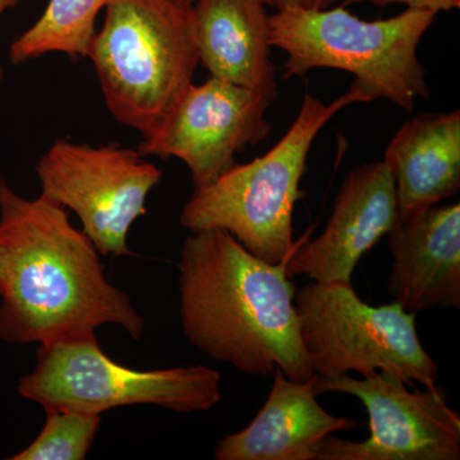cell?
<instances>
[{
	"instance_id": "cell-1",
	"label": "cell",
	"mask_w": 460,
	"mask_h": 460,
	"mask_svg": "<svg viewBox=\"0 0 460 460\" xmlns=\"http://www.w3.org/2000/svg\"><path fill=\"white\" fill-rule=\"evenodd\" d=\"M100 253L68 211L22 198L0 181V341L45 344L118 325L140 339L145 321L105 275Z\"/></svg>"
},
{
	"instance_id": "cell-2",
	"label": "cell",
	"mask_w": 460,
	"mask_h": 460,
	"mask_svg": "<svg viewBox=\"0 0 460 460\" xmlns=\"http://www.w3.org/2000/svg\"><path fill=\"white\" fill-rule=\"evenodd\" d=\"M178 268L181 328L193 347L251 376L280 370L314 380L286 262L263 261L210 229L186 239Z\"/></svg>"
},
{
	"instance_id": "cell-3",
	"label": "cell",
	"mask_w": 460,
	"mask_h": 460,
	"mask_svg": "<svg viewBox=\"0 0 460 460\" xmlns=\"http://www.w3.org/2000/svg\"><path fill=\"white\" fill-rule=\"evenodd\" d=\"M438 14L405 9L386 20L365 21L344 7L283 9L269 17L271 47L287 54L283 78L316 68L354 75L350 89L363 102L386 99L411 111L428 99L425 66L417 51Z\"/></svg>"
},
{
	"instance_id": "cell-4",
	"label": "cell",
	"mask_w": 460,
	"mask_h": 460,
	"mask_svg": "<svg viewBox=\"0 0 460 460\" xmlns=\"http://www.w3.org/2000/svg\"><path fill=\"white\" fill-rule=\"evenodd\" d=\"M195 0H109L89 50L105 104L146 137L183 95L199 65Z\"/></svg>"
},
{
	"instance_id": "cell-5",
	"label": "cell",
	"mask_w": 460,
	"mask_h": 460,
	"mask_svg": "<svg viewBox=\"0 0 460 460\" xmlns=\"http://www.w3.org/2000/svg\"><path fill=\"white\" fill-rule=\"evenodd\" d=\"M354 102L363 100L353 89L329 104L305 93L295 122L270 151L195 190L181 211V226L192 233L226 230L263 261L286 262L295 250L293 213L304 196L308 153L325 124Z\"/></svg>"
},
{
	"instance_id": "cell-6",
	"label": "cell",
	"mask_w": 460,
	"mask_h": 460,
	"mask_svg": "<svg viewBox=\"0 0 460 460\" xmlns=\"http://www.w3.org/2000/svg\"><path fill=\"white\" fill-rule=\"evenodd\" d=\"M18 393L44 411L102 414L150 404L192 413L222 401V375L199 365L133 370L109 358L96 334H90L40 344L35 368L21 377Z\"/></svg>"
},
{
	"instance_id": "cell-7",
	"label": "cell",
	"mask_w": 460,
	"mask_h": 460,
	"mask_svg": "<svg viewBox=\"0 0 460 460\" xmlns=\"http://www.w3.org/2000/svg\"><path fill=\"white\" fill-rule=\"evenodd\" d=\"M295 305L316 376L353 371L370 377L385 371L410 385H435L438 367L420 343L416 314L398 302L374 307L359 298L352 284L314 281L296 293Z\"/></svg>"
},
{
	"instance_id": "cell-8",
	"label": "cell",
	"mask_w": 460,
	"mask_h": 460,
	"mask_svg": "<svg viewBox=\"0 0 460 460\" xmlns=\"http://www.w3.org/2000/svg\"><path fill=\"white\" fill-rule=\"evenodd\" d=\"M41 195L77 214L100 255H132L128 233L163 178L140 153L60 138L36 165Z\"/></svg>"
},
{
	"instance_id": "cell-9",
	"label": "cell",
	"mask_w": 460,
	"mask_h": 460,
	"mask_svg": "<svg viewBox=\"0 0 460 460\" xmlns=\"http://www.w3.org/2000/svg\"><path fill=\"white\" fill-rule=\"evenodd\" d=\"M410 384L385 371L370 377L314 376L316 395L356 396L367 410L370 436L361 443L329 435L316 460H459L458 411L434 386L408 389Z\"/></svg>"
},
{
	"instance_id": "cell-10",
	"label": "cell",
	"mask_w": 460,
	"mask_h": 460,
	"mask_svg": "<svg viewBox=\"0 0 460 460\" xmlns=\"http://www.w3.org/2000/svg\"><path fill=\"white\" fill-rule=\"evenodd\" d=\"M271 100L257 91L210 77L190 84L159 127L142 137L138 153L177 157L192 174L195 190L213 183L235 163V154L270 135Z\"/></svg>"
},
{
	"instance_id": "cell-11",
	"label": "cell",
	"mask_w": 460,
	"mask_h": 460,
	"mask_svg": "<svg viewBox=\"0 0 460 460\" xmlns=\"http://www.w3.org/2000/svg\"><path fill=\"white\" fill-rule=\"evenodd\" d=\"M398 219L394 181L385 163L358 166L345 177L328 226L320 237L295 248L286 261L289 278L352 284L357 263Z\"/></svg>"
},
{
	"instance_id": "cell-12",
	"label": "cell",
	"mask_w": 460,
	"mask_h": 460,
	"mask_svg": "<svg viewBox=\"0 0 460 460\" xmlns=\"http://www.w3.org/2000/svg\"><path fill=\"white\" fill-rule=\"evenodd\" d=\"M387 292L408 313L460 305V205L401 215L390 232Z\"/></svg>"
},
{
	"instance_id": "cell-13",
	"label": "cell",
	"mask_w": 460,
	"mask_h": 460,
	"mask_svg": "<svg viewBox=\"0 0 460 460\" xmlns=\"http://www.w3.org/2000/svg\"><path fill=\"white\" fill-rule=\"evenodd\" d=\"M352 426L349 420L332 416L321 407L313 380H290L275 370L270 394L261 410L246 429L217 441L214 458L316 460L326 436Z\"/></svg>"
},
{
	"instance_id": "cell-14",
	"label": "cell",
	"mask_w": 460,
	"mask_h": 460,
	"mask_svg": "<svg viewBox=\"0 0 460 460\" xmlns=\"http://www.w3.org/2000/svg\"><path fill=\"white\" fill-rule=\"evenodd\" d=\"M269 17L259 0H195L193 26L199 60L210 77L257 91L274 102Z\"/></svg>"
},
{
	"instance_id": "cell-15",
	"label": "cell",
	"mask_w": 460,
	"mask_h": 460,
	"mask_svg": "<svg viewBox=\"0 0 460 460\" xmlns=\"http://www.w3.org/2000/svg\"><path fill=\"white\" fill-rule=\"evenodd\" d=\"M383 162L394 181L398 217L453 198L460 190V111L411 118Z\"/></svg>"
},
{
	"instance_id": "cell-16",
	"label": "cell",
	"mask_w": 460,
	"mask_h": 460,
	"mask_svg": "<svg viewBox=\"0 0 460 460\" xmlns=\"http://www.w3.org/2000/svg\"><path fill=\"white\" fill-rule=\"evenodd\" d=\"M109 0H49L41 17L9 48V60L23 65L49 53L87 57L95 23Z\"/></svg>"
},
{
	"instance_id": "cell-17",
	"label": "cell",
	"mask_w": 460,
	"mask_h": 460,
	"mask_svg": "<svg viewBox=\"0 0 460 460\" xmlns=\"http://www.w3.org/2000/svg\"><path fill=\"white\" fill-rule=\"evenodd\" d=\"M38 438L12 460L86 459L102 425V414L77 411H45Z\"/></svg>"
},
{
	"instance_id": "cell-18",
	"label": "cell",
	"mask_w": 460,
	"mask_h": 460,
	"mask_svg": "<svg viewBox=\"0 0 460 460\" xmlns=\"http://www.w3.org/2000/svg\"><path fill=\"white\" fill-rule=\"evenodd\" d=\"M348 3H372L385 7L389 4H402L407 9H419L438 14V12L453 11L460 7V0H348Z\"/></svg>"
},
{
	"instance_id": "cell-19",
	"label": "cell",
	"mask_w": 460,
	"mask_h": 460,
	"mask_svg": "<svg viewBox=\"0 0 460 460\" xmlns=\"http://www.w3.org/2000/svg\"><path fill=\"white\" fill-rule=\"evenodd\" d=\"M265 7L274 8L275 11L283 9H325L335 0H259Z\"/></svg>"
},
{
	"instance_id": "cell-20",
	"label": "cell",
	"mask_w": 460,
	"mask_h": 460,
	"mask_svg": "<svg viewBox=\"0 0 460 460\" xmlns=\"http://www.w3.org/2000/svg\"><path fill=\"white\" fill-rule=\"evenodd\" d=\"M20 2L21 0H0V17H2L3 13L8 11V9L16 7ZM3 75H4V71H3L2 66H0V81H2Z\"/></svg>"
}]
</instances>
